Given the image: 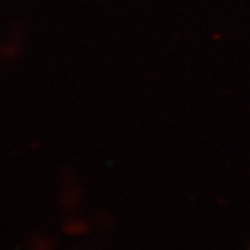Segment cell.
Instances as JSON below:
<instances>
[{
	"label": "cell",
	"instance_id": "cell-1",
	"mask_svg": "<svg viewBox=\"0 0 250 250\" xmlns=\"http://www.w3.org/2000/svg\"><path fill=\"white\" fill-rule=\"evenodd\" d=\"M90 225L85 219L72 217L62 225V232L68 236H83L89 232Z\"/></svg>",
	"mask_w": 250,
	"mask_h": 250
},
{
	"label": "cell",
	"instance_id": "cell-2",
	"mask_svg": "<svg viewBox=\"0 0 250 250\" xmlns=\"http://www.w3.org/2000/svg\"><path fill=\"white\" fill-rule=\"evenodd\" d=\"M80 189L76 184H70V187L65 188L62 190L61 198H62V205L64 208H76L79 205V199L81 198L80 196Z\"/></svg>",
	"mask_w": 250,
	"mask_h": 250
},
{
	"label": "cell",
	"instance_id": "cell-3",
	"mask_svg": "<svg viewBox=\"0 0 250 250\" xmlns=\"http://www.w3.org/2000/svg\"><path fill=\"white\" fill-rule=\"evenodd\" d=\"M55 248V241L49 236L36 235L31 240L29 250H52Z\"/></svg>",
	"mask_w": 250,
	"mask_h": 250
}]
</instances>
